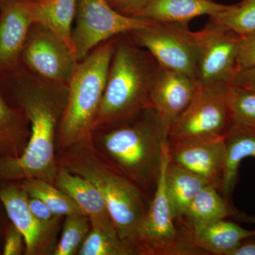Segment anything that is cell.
Returning <instances> with one entry per match:
<instances>
[{
	"mask_svg": "<svg viewBox=\"0 0 255 255\" xmlns=\"http://www.w3.org/2000/svg\"><path fill=\"white\" fill-rule=\"evenodd\" d=\"M31 125L28 144L18 157H0V180L38 179L54 182L58 173L54 145L68 100V85L43 81L24 68L0 75Z\"/></svg>",
	"mask_w": 255,
	"mask_h": 255,
	"instance_id": "cell-1",
	"label": "cell"
},
{
	"mask_svg": "<svg viewBox=\"0 0 255 255\" xmlns=\"http://www.w3.org/2000/svg\"><path fill=\"white\" fill-rule=\"evenodd\" d=\"M101 127L107 128L102 143L112 167L135 183L152 200L166 143L154 107L149 106L128 118Z\"/></svg>",
	"mask_w": 255,
	"mask_h": 255,
	"instance_id": "cell-2",
	"label": "cell"
},
{
	"mask_svg": "<svg viewBox=\"0 0 255 255\" xmlns=\"http://www.w3.org/2000/svg\"><path fill=\"white\" fill-rule=\"evenodd\" d=\"M159 65L128 33L115 37L105 91L95 127L120 122L151 105Z\"/></svg>",
	"mask_w": 255,
	"mask_h": 255,
	"instance_id": "cell-3",
	"label": "cell"
},
{
	"mask_svg": "<svg viewBox=\"0 0 255 255\" xmlns=\"http://www.w3.org/2000/svg\"><path fill=\"white\" fill-rule=\"evenodd\" d=\"M115 37L102 43L78 64L68 84L59 142L69 147L85 140L95 128L105 94Z\"/></svg>",
	"mask_w": 255,
	"mask_h": 255,
	"instance_id": "cell-4",
	"label": "cell"
},
{
	"mask_svg": "<svg viewBox=\"0 0 255 255\" xmlns=\"http://www.w3.org/2000/svg\"><path fill=\"white\" fill-rule=\"evenodd\" d=\"M67 167L99 189L119 238L134 250L137 233L151 202L143 191L113 167L98 159H75L68 162Z\"/></svg>",
	"mask_w": 255,
	"mask_h": 255,
	"instance_id": "cell-5",
	"label": "cell"
},
{
	"mask_svg": "<svg viewBox=\"0 0 255 255\" xmlns=\"http://www.w3.org/2000/svg\"><path fill=\"white\" fill-rule=\"evenodd\" d=\"M168 162L164 145L162 168L148 211L137 233L134 250L147 255H199L191 244L190 235L178 223L165 187V169Z\"/></svg>",
	"mask_w": 255,
	"mask_h": 255,
	"instance_id": "cell-6",
	"label": "cell"
},
{
	"mask_svg": "<svg viewBox=\"0 0 255 255\" xmlns=\"http://www.w3.org/2000/svg\"><path fill=\"white\" fill-rule=\"evenodd\" d=\"M154 23L147 18L119 13L107 0H78L72 31V43L77 59L82 61L96 47L114 37Z\"/></svg>",
	"mask_w": 255,
	"mask_h": 255,
	"instance_id": "cell-7",
	"label": "cell"
},
{
	"mask_svg": "<svg viewBox=\"0 0 255 255\" xmlns=\"http://www.w3.org/2000/svg\"><path fill=\"white\" fill-rule=\"evenodd\" d=\"M230 86L198 83L194 98L169 129L167 142L226 136L234 123L228 107Z\"/></svg>",
	"mask_w": 255,
	"mask_h": 255,
	"instance_id": "cell-8",
	"label": "cell"
},
{
	"mask_svg": "<svg viewBox=\"0 0 255 255\" xmlns=\"http://www.w3.org/2000/svg\"><path fill=\"white\" fill-rule=\"evenodd\" d=\"M194 38L197 83L232 85L240 71L238 58L241 36L210 18L205 27L194 32Z\"/></svg>",
	"mask_w": 255,
	"mask_h": 255,
	"instance_id": "cell-9",
	"label": "cell"
},
{
	"mask_svg": "<svg viewBox=\"0 0 255 255\" xmlns=\"http://www.w3.org/2000/svg\"><path fill=\"white\" fill-rule=\"evenodd\" d=\"M128 33L137 45L150 53L159 66L196 80L195 38L187 24L155 22Z\"/></svg>",
	"mask_w": 255,
	"mask_h": 255,
	"instance_id": "cell-10",
	"label": "cell"
},
{
	"mask_svg": "<svg viewBox=\"0 0 255 255\" xmlns=\"http://www.w3.org/2000/svg\"><path fill=\"white\" fill-rule=\"evenodd\" d=\"M79 63L67 43L33 23L21 52L20 63L23 68L43 81L68 85Z\"/></svg>",
	"mask_w": 255,
	"mask_h": 255,
	"instance_id": "cell-11",
	"label": "cell"
},
{
	"mask_svg": "<svg viewBox=\"0 0 255 255\" xmlns=\"http://www.w3.org/2000/svg\"><path fill=\"white\" fill-rule=\"evenodd\" d=\"M225 137L167 141L169 160L197 174L221 192L226 164Z\"/></svg>",
	"mask_w": 255,
	"mask_h": 255,
	"instance_id": "cell-12",
	"label": "cell"
},
{
	"mask_svg": "<svg viewBox=\"0 0 255 255\" xmlns=\"http://www.w3.org/2000/svg\"><path fill=\"white\" fill-rule=\"evenodd\" d=\"M33 0H0V75L21 66V52L33 23Z\"/></svg>",
	"mask_w": 255,
	"mask_h": 255,
	"instance_id": "cell-13",
	"label": "cell"
},
{
	"mask_svg": "<svg viewBox=\"0 0 255 255\" xmlns=\"http://www.w3.org/2000/svg\"><path fill=\"white\" fill-rule=\"evenodd\" d=\"M197 87L194 79L159 66L151 90L150 102L160 120L166 142L169 129L187 108Z\"/></svg>",
	"mask_w": 255,
	"mask_h": 255,
	"instance_id": "cell-14",
	"label": "cell"
},
{
	"mask_svg": "<svg viewBox=\"0 0 255 255\" xmlns=\"http://www.w3.org/2000/svg\"><path fill=\"white\" fill-rule=\"evenodd\" d=\"M28 195L21 187L10 186L0 189V200L16 229L21 233L26 255L46 254L53 244V228L56 223H44L37 219L27 203Z\"/></svg>",
	"mask_w": 255,
	"mask_h": 255,
	"instance_id": "cell-15",
	"label": "cell"
},
{
	"mask_svg": "<svg viewBox=\"0 0 255 255\" xmlns=\"http://www.w3.org/2000/svg\"><path fill=\"white\" fill-rule=\"evenodd\" d=\"M55 181L57 188L70 196L88 216L91 226L117 231L103 196L89 179L60 169Z\"/></svg>",
	"mask_w": 255,
	"mask_h": 255,
	"instance_id": "cell-16",
	"label": "cell"
},
{
	"mask_svg": "<svg viewBox=\"0 0 255 255\" xmlns=\"http://www.w3.org/2000/svg\"><path fill=\"white\" fill-rule=\"evenodd\" d=\"M193 247L200 255H230L245 240L255 237V231L225 219L191 230Z\"/></svg>",
	"mask_w": 255,
	"mask_h": 255,
	"instance_id": "cell-17",
	"label": "cell"
},
{
	"mask_svg": "<svg viewBox=\"0 0 255 255\" xmlns=\"http://www.w3.org/2000/svg\"><path fill=\"white\" fill-rule=\"evenodd\" d=\"M226 6L214 0H150L137 17L155 22L188 25L199 16H214Z\"/></svg>",
	"mask_w": 255,
	"mask_h": 255,
	"instance_id": "cell-18",
	"label": "cell"
},
{
	"mask_svg": "<svg viewBox=\"0 0 255 255\" xmlns=\"http://www.w3.org/2000/svg\"><path fill=\"white\" fill-rule=\"evenodd\" d=\"M225 142L226 164L221 192L233 204L231 195L237 184L241 162L248 157L255 159V129L234 122L225 137Z\"/></svg>",
	"mask_w": 255,
	"mask_h": 255,
	"instance_id": "cell-19",
	"label": "cell"
},
{
	"mask_svg": "<svg viewBox=\"0 0 255 255\" xmlns=\"http://www.w3.org/2000/svg\"><path fill=\"white\" fill-rule=\"evenodd\" d=\"M77 2L78 0H33V23L46 28L73 50L72 31Z\"/></svg>",
	"mask_w": 255,
	"mask_h": 255,
	"instance_id": "cell-20",
	"label": "cell"
},
{
	"mask_svg": "<svg viewBox=\"0 0 255 255\" xmlns=\"http://www.w3.org/2000/svg\"><path fill=\"white\" fill-rule=\"evenodd\" d=\"M219 192L209 184L203 187L191 201L179 224L190 231L232 216L235 206Z\"/></svg>",
	"mask_w": 255,
	"mask_h": 255,
	"instance_id": "cell-21",
	"label": "cell"
},
{
	"mask_svg": "<svg viewBox=\"0 0 255 255\" xmlns=\"http://www.w3.org/2000/svg\"><path fill=\"white\" fill-rule=\"evenodd\" d=\"M208 183L197 174L169 160L165 169V187L174 216L180 223L196 194Z\"/></svg>",
	"mask_w": 255,
	"mask_h": 255,
	"instance_id": "cell-22",
	"label": "cell"
},
{
	"mask_svg": "<svg viewBox=\"0 0 255 255\" xmlns=\"http://www.w3.org/2000/svg\"><path fill=\"white\" fill-rule=\"evenodd\" d=\"M26 116L21 109L10 107L0 85V155L16 157L26 132Z\"/></svg>",
	"mask_w": 255,
	"mask_h": 255,
	"instance_id": "cell-23",
	"label": "cell"
},
{
	"mask_svg": "<svg viewBox=\"0 0 255 255\" xmlns=\"http://www.w3.org/2000/svg\"><path fill=\"white\" fill-rule=\"evenodd\" d=\"M30 197L43 201L56 216L85 215L81 208L64 191L51 183L38 179H24L20 187Z\"/></svg>",
	"mask_w": 255,
	"mask_h": 255,
	"instance_id": "cell-24",
	"label": "cell"
},
{
	"mask_svg": "<svg viewBox=\"0 0 255 255\" xmlns=\"http://www.w3.org/2000/svg\"><path fill=\"white\" fill-rule=\"evenodd\" d=\"M79 253L80 255H136L131 247L119 238L117 231L96 226H91Z\"/></svg>",
	"mask_w": 255,
	"mask_h": 255,
	"instance_id": "cell-25",
	"label": "cell"
},
{
	"mask_svg": "<svg viewBox=\"0 0 255 255\" xmlns=\"http://www.w3.org/2000/svg\"><path fill=\"white\" fill-rule=\"evenodd\" d=\"M227 26L241 36L255 31V0H241L226 5L218 14L210 17Z\"/></svg>",
	"mask_w": 255,
	"mask_h": 255,
	"instance_id": "cell-26",
	"label": "cell"
},
{
	"mask_svg": "<svg viewBox=\"0 0 255 255\" xmlns=\"http://www.w3.org/2000/svg\"><path fill=\"white\" fill-rule=\"evenodd\" d=\"M91 229L90 219L86 215L66 216L61 238L54 255H73L81 248Z\"/></svg>",
	"mask_w": 255,
	"mask_h": 255,
	"instance_id": "cell-27",
	"label": "cell"
},
{
	"mask_svg": "<svg viewBox=\"0 0 255 255\" xmlns=\"http://www.w3.org/2000/svg\"><path fill=\"white\" fill-rule=\"evenodd\" d=\"M228 102L233 122L255 129V92L246 87L231 85Z\"/></svg>",
	"mask_w": 255,
	"mask_h": 255,
	"instance_id": "cell-28",
	"label": "cell"
},
{
	"mask_svg": "<svg viewBox=\"0 0 255 255\" xmlns=\"http://www.w3.org/2000/svg\"><path fill=\"white\" fill-rule=\"evenodd\" d=\"M238 61L240 70L255 66V31L241 36Z\"/></svg>",
	"mask_w": 255,
	"mask_h": 255,
	"instance_id": "cell-29",
	"label": "cell"
},
{
	"mask_svg": "<svg viewBox=\"0 0 255 255\" xmlns=\"http://www.w3.org/2000/svg\"><path fill=\"white\" fill-rule=\"evenodd\" d=\"M119 13L137 17L150 0H107Z\"/></svg>",
	"mask_w": 255,
	"mask_h": 255,
	"instance_id": "cell-30",
	"label": "cell"
},
{
	"mask_svg": "<svg viewBox=\"0 0 255 255\" xmlns=\"http://www.w3.org/2000/svg\"><path fill=\"white\" fill-rule=\"evenodd\" d=\"M27 203L31 212L40 221L48 223L57 222L59 216L53 214V211L41 199L28 196Z\"/></svg>",
	"mask_w": 255,
	"mask_h": 255,
	"instance_id": "cell-31",
	"label": "cell"
},
{
	"mask_svg": "<svg viewBox=\"0 0 255 255\" xmlns=\"http://www.w3.org/2000/svg\"><path fill=\"white\" fill-rule=\"evenodd\" d=\"M24 242L21 233L14 226H11L6 235L3 255H18L22 250V243Z\"/></svg>",
	"mask_w": 255,
	"mask_h": 255,
	"instance_id": "cell-32",
	"label": "cell"
},
{
	"mask_svg": "<svg viewBox=\"0 0 255 255\" xmlns=\"http://www.w3.org/2000/svg\"><path fill=\"white\" fill-rule=\"evenodd\" d=\"M232 85L250 89L255 88V66L240 70Z\"/></svg>",
	"mask_w": 255,
	"mask_h": 255,
	"instance_id": "cell-33",
	"label": "cell"
},
{
	"mask_svg": "<svg viewBox=\"0 0 255 255\" xmlns=\"http://www.w3.org/2000/svg\"><path fill=\"white\" fill-rule=\"evenodd\" d=\"M230 255H255V237L248 238L242 242Z\"/></svg>",
	"mask_w": 255,
	"mask_h": 255,
	"instance_id": "cell-34",
	"label": "cell"
},
{
	"mask_svg": "<svg viewBox=\"0 0 255 255\" xmlns=\"http://www.w3.org/2000/svg\"><path fill=\"white\" fill-rule=\"evenodd\" d=\"M232 216L236 217L238 221H242V222L255 224V216H249V215L244 214V213L238 211L236 208L233 209Z\"/></svg>",
	"mask_w": 255,
	"mask_h": 255,
	"instance_id": "cell-35",
	"label": "cell"
},
{
	"mask_svg": "<svg viewBox=\"0 0 255 255\" xmlns=\"http://www.w3.org/2000/svg\"><path fill=\"white\" fill-rule=\"evenodd\" d=\"M251 90H254V91L255 92V88L251 89Z\"/></svg>",
	"mask_w": 255,
	"mask_h": 255,
	"instance_id": "cell-36",
	"label": "cell"
}]
</instances>
